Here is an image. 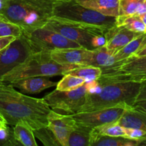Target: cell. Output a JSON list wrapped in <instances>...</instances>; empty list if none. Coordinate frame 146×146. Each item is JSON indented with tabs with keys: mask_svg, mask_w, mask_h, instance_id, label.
<instances>
[{
	"mask_svg": "<svg viewBox=\"0 0 146 146\" xmlns=\"http://www.w3.org/2000/svg\"><path fill=\"white\" fill-rule=\"evenodd\" d=\"M145 12H146V0H145V1H144L140 5V7H138V10H137L135 15L141 16V14H144V13Z\"/></svg>",
	"mask_w": 146,
	"mask_h": 146,
	"instance_id": "836d02e7",
	"label": "cell"
},
{
	"mask_svg": "<svg viewBox=\"0 0 146 146\" xmlns=\"http://www.w3.org/2000/svg\"><path fill=\"white\" fill-rule=\"evenodd\" d=\"M1 1H4V0H1Z\"/></svg>",
	"mask_w": 146,
	"mask_h": 146,
	"instance_id": "7bdbcfd3",
	"label": "cell"
},
{
	"mask_svg": "<svg viewBox=\"0 0 146 146\" xmlns=\"http://www.w3.org/2000/svg\"><path fill=\"white\" fill-rule=\"evenodd\" d=\"M0 122L6 123L5 121H4V118H3V117L1 115V114H0Z\"/></svg>",
	"mask_w": 146,
	"mask_h": 146,
	"instance_id": "ab89813d",
	"label": "cell"
},
{
	"mask_svg": "<svg viewBox=\"0 0 146 146\" xmlns=\"http://www.w3.org/2000/svg\"><path fill=\"white\" fill-rule=\"evenodd\" d=\"M7 125H7L6 123L0 122V129H1V128H6V127H7Z\"/></svg>",
	"mask_w": 146,
	"mask_h": 146,
	"instance_id": "f35d334b",
	"label": "cell"
},
{
	"mask_svg": "<svg viewBox=\"0 0 146 146\" xmlns=\"http://www.w3.org/2000/svg\"><path fill=\"white\" fill-rule=\"evenodd\" d=\"M100 79L141 83L146 80V56H131L112 66L102 68Z\"/></svg>",
	"mask_w": 146,
	"mask_h": 146,
	"instance_id": "52a82bcc",
	"label": "cell"
},
{
	"mask_svg": "<svg viewBox=\"0 0 146 146\" xmlns=\"http://www.w3.org/2000/svg\"><path fill=\"white\" fill-rule=\"evenodd\" d=\"M145 0H120L119 14L117 19L135 15L140 7Z\"/></svg>",
	"mask_w": 146,
	"mask_h": 146,
	"instance_id": "d4e9b609",
	"label": "cell"
},
{
	"mask_svg": "<svg viewBox=\"0 0 146 146\" xmlns=\"http://www.w3.org/2000/svg\"><path fill=\"white\" fill-rule=\"evenodd\" d=\"M44 28L59 33L64 37L88 50H94L92 40L95 36L105 35L108 31L94 26L51 18Z\"/></svg>",
	"mask_w": 146,
	"mask_h": 146,
	"instance_id": "8992f818",
	"label": "cell"
},
{
	"mask_svg": "<svg viewBox=\"0 0 146 146\" xmlns=\"http://www.w3.org/2000/svg\"><path fill=\"white\" fill-rule=\"evenodd\" d=\"M22 34L27 38L33 53L51 52L63 48H83L79 44L70 41L59 33L44 27Z\"/></svg>",
	"mask_w": 146,
	"mask_h": 146,
	"instance_id": "9c48e42d",
	"label": "cell"
},
{
	"mask_svg": "<svg viewBox=\"0 0 146 146\" xmlns=\"http://www.w3.org/2000/svg\"><path fill=\"white\" fill-rule=\"evenodd\" d=\"M13 132L16 141L23 146H38L33 129L27 124L18 123L13 127Z\"/></svg>",
	"mask_w": 146,
	"mask_h": 146,
	"instance_id": "d6986e66",
	"label": "cell"
},
{
	"mask_svg": "<svg viewBox=\"0 0 146 146\" xmlns=\"http://www.w3.org/2000/svg\"><path fill=\"white\" fill-rule=\"evenodd\" d=\"M8 84V83H7ZM13 87L20 90L22 94H38L44 90L56 86L57 82H54L48 77H31L23 78L9 83Z\"/></svg>",
	"mask_w": 146,
	"mask_h": 146,
	"instance_id": "9a60e30c",
	"label": "cell"
},
{
	"mask_svg": "<svg viewBox=\"0 0 146 146\" xmlns=\"http://www.w3.org/2000/svg\"><path fill=\"white\" fill-rule=\"evenodd\" d=\"M14 146H23L22 145H21L20 143H19L18 141H16V143H15V145Z\"/></svg>",
	"mask_w": 146,
	"mask_h": 146,
	"instance_id": "60d3db41",
	"label": "cell"
},
{
	"mask_svg": "<svg viewBox=\"0 0 146 146\" xmlns=\"http://www.w3.org/2000/svg\"><path fill=\"white\" fill-rule=\"evenodd\" d=\"M133 56H146V47L143 48V49L140 50L138 52L135 53Z\"/></svg>",
	"mask_w": 146,
	"mask_h": 146,
	"instance_id": "e575fe53",
	"label": "cell"
},
{
	"mask_svg": "<svg viewBox=\"0 0 146 146\" xmlns=\"http://www.w3.org/2000/svg\"><path fill=\"white\" fill-rule=\"evenodd\" d=\"M92 129L77 124L76 128L68 138V146H89Z\"/></svg>",
	"mask_w": 146,
	"mask_h": 146,
	"instance_id": "ffe728a7",
	"label": "cell"
},
{
	"mask_svg": "<svg viewBox=\"0 0 146 146\" xmlns=\"http://www.w3.org/2000/svg\"><path fill=\"white\" fill-rule=\"evenodd\" d=\"M141 34H142L134 32L123 25H115L106 33V43L105 46L109 52L114 55Z\"/></svg>",
	"mask_w": 146,
	"mask_h": 146,
	"instance_id": "4fadbf2b",
	"label": "cell"
},
{
	"mask_svg": "<svg viewBox=\"0 0 146 146\" xmlns=\"http://www.w3.org/2000/svg\"><path fill=\"white\" fill-rule=\"evenodd\" d=\"M81 65H64L54 61L50 52H34L30 54L21 64L14 67L2 78L10 83L31 77H51L64 76L67 72Z\"/></svg>",
	"mask_w": 146,
	"mask_h": 146,
	"instance_id": "277c9868",
	"label": "cell"
},
{
	"mask_svg": "<svg viewBox=\"0 0 146 146\" xmlns=\"http://www.w3.org/2000/svg\"><path fill=\"white\" fill-rule=\"evenodd\" d=\"M57 0H4L0 17L19 26L23 33L42 28L53 17Z\"/></svg>",
	"mask_w": 146,
	"mask_h": 146,
	"instance_id": "3957f363",
	"label": "cell"
},
{
	"mask_svg": "<svg viewBox=\"0 0 146 146\" xmlns=\"http://www.w3.org/2000/svg\"><path fill=\"white\" fill-rule=\"evenodd\" d=\"M133 107L136 109L141 110V111L146 112V101H139L136 102L133 105Z\"/></svg>",
	"mask_w": 146,
	"mask_h": 146,
	"instance_id": "d6a6232c",
	"label": "cell"
},
{
	"mask_svg": "<svg viewBox=\"0 0 146 146\" xmlns=\"http://www.w3.org/2000/svg\"><path fill=\"white\" fill-rule=\"evenodd\" d=\"M141 88V83L108 81L100 79L91 81L86 102L80 112H88L117 106H133Z\"/></svg>",
	"mask_w": 146,
	"mask_h": 146,
	"instance_id": "7a4b0ae2",
	"label": "cell"
},
{
	"mask_svg": "<svg viewBox=\"0 0 146 146\" xmlns=\"http://www.w3.org/2000/svg\"><path fill=\"white\" fill-rule=\"evenodd\" d=\"M116 25H123L134 32L144 34L146 32V26L141 21L139 16L132 15L117 19Z\"/></svg>",
	"mask_w": 146,
	"mask_h": 146,
	"instance_id": "603a6c76",
	"label": "cell"
},
{
	"mask_svg": "<svg viewBox=\"0 0 146 146\" xmlns=\"http://www.w3.org/2000/svg\"><path fill=\"white\" fill-rule=\"evenodd\" d=\"M129 141L121 137L91 136L89 146H123Z\"/></svg>",
	"mask_w": 146,
	"mask_h": 146,
	"instance_id": "484cf974",
	"label": "cell"
},
{
	"mask_svg": "<svg viewBox=\"0 0 146 146\" xmlns=\"http://www.w3.org/2000/svg\"><path fill=\"white\" fill-rule=\"evenodd\" d=\"M16 141L13 128L7 125L6 128L0 129V146H14Z\"/></svg>",
	"mask_w": 146,
	"mask_h": 146,
	"instance_id": "f1b7e54d",
	"label": "cell"
},
{
	"mask_svg": "<svg viewBox=\"0 0 146 146\" xmlns=\"http://www.w3.org/2000/svg\"><path fill=\"white\" fill-rule=\"evenodd\" d=\"M1 4H2V1H1V0H0V9H1Z\"/></svg>",
	"mask_w": 146,
	"mask_h": 146,
	"instance_id": "b9f144b4",
	"label": "cell"
},
{
	"mask_svg": "<svg viewBox=\"0 0 146 146\" xmlns=\"http://www.w3.org/2000/svg\"><path fill=\"white\" fill-rule=\"evenodd\" d=\"M86 8L94 10L103 15L118 17L120 0H76Z\"/></svg>",
	"mask_w": 146,
	"mask_h": 146,
	"instance_id": "e0dca14e",
	"label": "cell"
},
{
	"mask_svg": "<svg viewBox=\"0 0 146 146\" xmlns=\"http://www.w3.org/2000/svg\"><path fill=\"white\" fill-rule=\"evenodd\" d=\"M33 53L24 35L16 38L0 51V81L7 73L23 62Z\"/></svg>",
	"mask_w": 146,
	"mask_h": 146,
	"instance_id": "30bf717a",
	"label": "cell"
},
{
	"mask_svg": "<svg viewBox=\"0 0 146 146\" xmlns=\"http://www.w3.org/2000/svg\"><path fill=\"white\" fill-rule=\"evenodd\" d=\"M47 128L53 133L61 146H68V140L77 126L70 115L59 113L51 110L48 115Z\"/></svg>",
	"mask_w": 146,
	"mask_h": 146,
	"instance_id": "7c38bea8",
	"label": "cell"
},
{
	"mask_svg": "<svg viewBox=\"0 0 146 146\" xmlns=\"http://www.w3.org/2000/svg\"><path fill=\"white\" fill-rule=\"evenodd\" d=\"M129 106H117L88 112H80L71 114L76 124L94 128L105 124L115 123L119 120L124 110Z\"/></svg>",
	"mask_w": 146,
	"mask_h": 146,
	"instance_id": "8fae6325",
	"label": "cell"
},
{
	"mask_svg": "<svg viewBox=\"0 0 146 146\" xmlns=\"http://www.w3.org/2000/svg\"><path fill=\"white\" fill-rule=\"evenodd\" d=\"M34 131V134L43 143L44 146H61L53 133L47 127Z\"/></svg>",
	"mask_w": 146,
	"mask_h": 146,
	"instance_id": "83f0119b",
	"label": "cell"
},
{
	"mask_svg": "<svg viewBox=\"0 0 146 146\" xmlns=\"http://www.w3.org/2000/svg\"><path fill=\"white\" fill-rule=\"evenodd\" d=\"M143 36L144 34H141L138 37H136L135 39L131 41V42L126 44L125 46L123 47L121 49L117 51L114 54L115 64L124 61L126 58L131 57V56H133L139 50L140 47H141V42H142L143 38Z\"/></svg>",
	"mask_w": 146,
	"mask_h": 146,
	"instance_id": "7402d4cb",
	"label": "cell"
},
{
	"mask_svg": "<svg viewBox=\"0 0 146 146\" xmlns=\"http://www.w3.org/2000/svg\"><path fill=\"white\" fill-rule=\"evenodd\" d=\"M85 83H86V81L83 78L70 74H66L64 78L57 83L56 89L61 91H71L81 86Z\"/></svg>",
	"mask_w": 146,
	"mask_h": 146,
	"instance_id": "cb8c5ba5",
	"label": "cell"
},
{
	"mask_svg": "<svg viewBox=\"0 0 146 146\" xmlns=\"http://www.w3.org/2000/svg\"><path fill=\"white\" fill-rule=\"evenodd\" d=\"M66 74L75 76L85 80L86 82L98 80L102 74V68L92 66L81 65L71 70ZM65 74V75H66Z\"/></svg>",
	"mask_w": 146,
	"mask_h": 146,
	"instance_id": "44dd1931",
	"label": "cell"
},
{
	"mask_svg": "<svg viewBox=\"0 0 146 146\" xmlns=\"http://www.w3.org/2000/svg\"><path fill=\"white\" fill-rule=\"evenodd\" d=\"M106 38L105 35H97L93 38L92 46L94 49L104 46L106 45Z\"/></svg>",
	"mask_w": 146,
	"mask_h": 146,
	"instance_id": "f546056e",
	"label": "cell"
},
{
	"mask_svg": "<svg viewBox=\"0 0 146 146\" xmlns=\"http://www.w3.org/2000/svg\"><path fill=\"white\" fill-rule=\"evenodd\" d=\"M52 18L99 27L108 31L117 24L116 17L103 15L86 8L76 0H57Z\"/></svg>",
	"mask_w": 146,
	"mask_h": 146,
	"instance_id": "5b68a950",
	"label": "cell"
},
{
	"mask_svg": "<svg viewBox=\"0 0 146 146\" xmlns=\"http://www.w3.org/2000/svg\"><path fill=\"white\" fill-rule=\"evenodd\" d=\"M117 123L125 128L146 131V112L128 106L124 110Z\"/></svg>",
	"mask_w": 146,
	"mask_h": 146,
	"instance_id": "2e32d148",
	"label": "cell"
},
{
	"mask_svg": "<svg viewBox=\"0 0 146 146\" xmlns=\"http://www.w3.org/2000/svg\"><path fill=\"white\" fill-rule=\"evenodd\" d=\"M16 37L14 36H7V37H1L0 38V51L4 48L9 45L12 41L16 39Z\"/></svg>",
	"mask_w": 146,
	"mask_h": 146,
	"instance_id": "1f68e13d",
	"label": "cell"
},
{
	"mask_svg": "<svg viewBox=\"0 0 146 146\" xmlns=\"http://www.w3.org/2000/svg\"><path fill=\"white\" fill-rule=\"evenodd\" d=\"M145 47H146V32L144 33L143 38V41H142V42H141V47H140V48L138 51L143 49V48H145ZM138 51H137V52H138Z\"/></svg>",
	"mask_w": 146,
	"mask_h": 146,
	"instance_id": "d590c367",
	"label": "cell"
},
{
	"mask_svg": "<svg viewBox=\"0 0 146 146\" xmlns=\"http://www.w3.org/2000/svg\"><path fill=\"white\" fill-rule=\"evenodd\" d=\"M140 18H141V21L143 22V24L146 26V12L144 13V14H141V16H139Z\"/></svg>",
	"mask_w": 146,
	"mask_h": 146,
	"instance_id": "74e56055",
	"label": "cell"
},
{
	"mask_svg": "<svg viewBox=\"0 0 146 146\" xmlns=\"http://www.w3.org/2000/svg\"><path fill=\"white\" fill-rule=\"evenodd\" d=\"M115 64L114 55L108 51L105 46L94 50H88L86 66L105 68L112 66Z\"/></svg>",
	"mask_w": 146,
	"mask_h": 146,
	"instance_id": "ac0fdd59",
	"label": "cell"
},
{
	"mask_svg": "<svg viewBox=\"0 0 146 146\" xmlns=\"http://www.w3.org/2000/svg\"><path fill=\"white\" fill-rule=\"evenodd\" d=\"M51 111L43 98L25 95L11 84L0 81V114L8 125L14 127L22 122L33 131L45 128Z\"/></svg>",
	"mask_w": 146,
	"mask_h": 146,
	"instance_id": "6da1fadb",
	"label": "cell"
},
{
	"mask_svg": "<svg viewBox=\"0 0 146 146\" xmlns=\"http://www.w3.org/2000/svg\"><path fill=\"white\" fill-rule=\"evenodd\" d=\"M22 35V30L19 26L9 22L0 17V38L14 36L16 38Z\"/></svg>",
	"mask_w": 146,
	"mask_h": 146,
	"instance_id": "4316f807",
	"label": "cell"
},
{
	"mask_svg": "<svg viewBox=\"0 0 146 146\" xmlns=\"http://www.w3.org/2000/svg\"><path fill=\"white\" fill-rule=\"evenodd\" d=\"M90 85L91 81L71 91H61L56 89L47 94L43 99L47 106L55 112L59 113L64 112L66 115L76 113L85 104Z\"/></svg>",
	"mask_w": 146,
	"mask_h": 146,
	"instance_id": "ba28073f",
	"label": "cell"
},
{
	"mask_svg": "<svg viewBox=\"0 0 146 146\" xmlns=\"http://www.w3.org/2000/svg\"><path fill=\"white\" fill-rule=\"evenodd\" d=\"M88 50L84 48H63L50 52L51 58L56 63L64 65L86 66Z\"/></svg>",
	"mask_w": 146,
	"mask_h": 146,
	"instance_id": "5bb4252c",
	"label": "cell"
},
{
	"mask_svg": "<svg viewBox=\"0 0 146 146\" xmlns=\"http://www.w3.org/2000/svg\"><path fill=\"white\" fill-rule=\"evenodd\" d=\"M137 145V141H133V140H130L128 143L124 144L123 146H136Z\"/></svg>",
	"mask_w": 146,
	"mask_h": 146,
	"instance_id": "8d00e7d4",
	"label": "cell"
},
{
	"mask_svg": "<svg viewBox=\"0 0 146 146\" xmlns=\"http://www.w3.org/2000/svg\"><path fill=\"white\" fill-rule=\"evenodd\" d=\"M146 101V80L141 83V88L136 98V102Z\"/></svg>",
	"mask_w": 146,
	"mask_h": 146,
	"instance_id": "4dcf8cb0",
	"label": "cell"
}]
</instances>
